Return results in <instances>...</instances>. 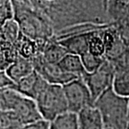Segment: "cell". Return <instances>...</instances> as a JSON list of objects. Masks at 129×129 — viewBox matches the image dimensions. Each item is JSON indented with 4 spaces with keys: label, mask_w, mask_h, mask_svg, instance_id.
<instances>
[{
    "label": "cell",
    "mask_w": 129,
    "mask_h": 129,
    "mask_svg": "<svg viewBox=\"0 0 129 129\" xmlns=\"http://www.w3.org/2000/svg\"><path fill=\"white\" fill-rule=\"evenodd\" d=\"M33 7L48 20L54 34L82 24L113 23L108 14V0H30Z\"/></svg>",
    "instance_id": "cell-1"
},
{
    "label": "cell",
    "mask_w": 129,
    "mask_h": 129,
    "mask_svg": "<svg viewBox=\"0 0 129 129\" xmlns=\"http://www.w3.org/2000/svg\"><path fill=\"white\" fill-rule=\"evenodd\" d=\"M13 18L23 35L33 40L45 42L54 35L53 26L34 9L30 0H12Z\"/></svg>",
    "instance_id": "cell-2"
},
{
    "label": "cell",
    "mask_w": 129,
    "mask_h": 129,
    "mask_svg": "<svg viewBox=\"0 0 129 129\" xmlns=\"http://www.w3.org/2000/svg\"><path fill=\"white\" fill-rule=\"evenodd\" d=\"M93 106L100 112L104 129H127L128 98L109 87L94 101Z\"/></svg>",
    "instance_id": "cell-3"
},
{
    "label": "cell",
    "mask_w": 129,
    "mask_h": 129,
    "mask_svg": "<svg viewBox=\"0 0 129 129\" xmlns=\"http://www.w3.org/2000/svg\"><path fill=\"white\" fill-rule=\"evenodd\" d=\"M0 110L13 112L23 125L43 118L35 101L13 88L0 89Z\"/></svg>",
    "instance_id": "cell-4"
},
{
    "label": "cell",
    "mask_w": 129,
    "mask_h": 129,
    "mask_svg": "<svg viewBox=\"0 0 129 129\" xmlns=\"http://www.w3.org/2000/svg\"><path fill=\"white\" fill-rule=\"evenodd\" d=\"M34 101L41 117L49 122L57 115L68 111L62 85L47 83Z\"/></svg>",
    "instance_id": "cell-5"
},
{
    "label": "cell",
    "mask_w": 129,
    "mask_h": 129,
    "mask_svg": "<svg viewBox=\"0 0 129 129\" xmlns=\"http://www.w3.org/2000/svg\"><path fill=\"white\" fill-rule=\"evenodd\" d=\"M114 74L115 66L107 58L104 59L100 67L94 72H85L83 74L81 78L88 87L93 102L107 89L112 87Z\"/></svg>",
    "instance_id": "cell-6"
},
{
    "label": "cell",
    "mask_w": 129,
    "mask_h": 129,
    "mask_svg": "<svg viewBox=\"0 0 129 129\" xmlns=\"http://www.w3.org/2000/svg\"><path fill=\"white\" fill-rule=\"evenodd\" d=\"M68 111L78 113L83 108L93 105V100L83 79L78 77L62 85Z\"/></svg>",
    "instance_id": "cell-7"
},
{
    "label": "cell",
    "mask_w": 129,
    "mask_h": 129,
    "mask_svg": "<svg viewBox=\"0 0 129 129\" xmlns=\"http://www.w3.org/2000/svg\"><path fill=\"white\" fill-rule=\"evenodd\" d=\"M32 62L34 70L49 83L63 85L73 79L78 78L76 75L64 72L57 63L45 61L41 53L34 57L32 59Z\"/></svg>",
    "instance_id": "cell-8"
},
{
    "label": "cell",
    "mask_w": 129,
    "mask_h": 129,
    "mask_svg": "<svg viewBox=\"0 0 129 129\" xmlns=\"http://www.w3.org/2000/svg\"><path fill=\"white\" fill-rule=\"evenodd\" d=\"M47 83L48 82L45 81L34 70L28 76L24 77L18 83H16L13 89L34 100L38 93L40 92V90L43 88Z\"/></svg>",
    "instance_id": "cell-9"
},
{
    "label": "cell",
    "mask_w": 129,
    "mask_h": 129,
    "mask_svg": "<svg viewBox=\"0 0 129 129\" xmlns=\"http://www.w3.org/2000/svg\"><path fill=\"white\" fill-rule=\"evenodd\" d=\"M45 43L46 41L39 42V41L33 40L20 33L18 39L13 43V47L18 55L32 60L34 57L42 53Z\"/></svg>",
    "instance_id": "cell-10"
},
{
    "label": "cell",
    "mask_w": 129,
    "mask_h": 129,
    "mask_svg": "<svg viewBox=\"0 0 129 129\" xmlns=\"http://www.w3.org/2000/svg\"><path fill=\"white\" fill-rule=\"evenodd\" d=\"M88 32L69 35L61 38H54L60 44L64 47L68 53L81 56L82 54L88 51V42H87Z\"/></svg>",
    "instance_id": "cell-11"
},
{
    "label": "cell",
    "mask_w": 129,
    "mask_h": 129,
    "mask_svg": "<svg viewBox=\"0 0 129 129\" xmlns=\"http://www.w3.org/2000/svg\"><path fill=\"white\" fill-rule=\"evenodd\" d=\"M34 71V68L32 60L25 58L18 54L16 58L5 68V72L15 83Z\"/></svg>",
    "instance_id": "cell-12"
},
{
    "label": "cell",
    "mask_w": 129,
    "mask_h": 129,
    "mask_svg": "<svg viewBox=\"0 0 129 129\" xmlns=\"http://www.w3.org/2000/svg\"><path fill=\"white\" fill-rule=\"evenodd\" d=\"M79 129H104L99 111L94 106H88L78 113Z\"/></svg>",
    "instance_id": "cell-13"
},
{
    "label": "cell",
    "mask_w": 129,
    "mask_h": 129,
    "mask_svg": "<svg viewBox=\"0 0 129 129\" xmlns=\"http://www.w3.org/2000/svg\"><path fill=\"white\" fill-rule=\"evenodd\" d=\"M67 53L68 51L66 48L53 37L46 41L41 54L45 61L57 63Z\"/></svg>",
    "instance_id": "cell-14"
},
{
    "label": "cell",
    "mask_w": 129,
    "mask_h": 129,
    "mask_svg": "<svg viewBox=\"0 0 129 129\" xmlns=\"http://www.w3.org/2000/svg\"><path fill=\"white\" fill-rule=\"evenodd\" d=\"M112 88L117 94L129 98V68H115Z\"/></svg>",
    "instance_id": "cell-15"
},
{
    "label": "cell",
    "mask_w": 129,
    "mask_h": 129,
    "mask_svg": "<svg viewBox=\"0 0 129 129\" xmlns=\"http://www.w3.org/2000/svg\"><path fill=\"white\" fill-rule=\"evenodd\" d=\"M49 129H79L78 113L66 111L50 121Z\"/></svg>",
    "instance_id": "cell-16"
},
{
    "label": "cell",
    "mask_w": 129,
    "mask_h": 129,
    "mask_svg": "<svg viewBox=\"0 0 129 129\" xmlns=\"http://www.w3.org/2000/svg\"><path fill=\"white\" fill-rule=\"evenodd\" d=\"M57 64L64 72L78 77H82L86 72L83 68V62L81 61L80 56L77 54L68 53L57 62Z\"/></svg>",
    "instance_id": "cell-17"
},
{
    "label": "cell",
    "mask_w": 129,
    "mask_h": 129,
    "mask_svg": "<svg viewBox=\"0 0 129 129\" xmlns=\"http://www.w3.org/2000/svg\"><path fill=\"white\" fill-rule=\"evenodd\" d=\"M20 34L18 23L14 18L6 21L0 30V36L13 45Z\"/></svg>",
    "instance_id": "cell-18"
},
{
    "label": "cell",
    "mask_w": 129,
    "mask_h": 129,
    "mask_svg": "<svg viewBox=\"0 0 129 129\" xmlns=\"http://www.w3.org/2000/svg\"><path fill=\"white\" fill-rule=\"evenodd\" d=\"M23 125L17 116L9 110H0V129H19Z\"/></svg>",
    "instance_id": "cell-19"
},
{
    "label": "cell",
    "mask_w": 129,
    "mask_h": 129,
    "mask_svg": "<svg viewBox=\"0 0 129 129\" xmlns=\"http://www.w3.org/2000/svg\"><path fill=\"white\" fill-rule=\"evenodd\" d=\"M83 68L87 73H92L97 70L103 63L105 57H98L90 53L88 51L80 56Z\"/></svg>",
    "instance_id": "cell-20"
},
{
    "label": "cell",
    "mask_w": 129,
    "mask_h": 129,
    "mask_svg": "<svg viewBox=\"0 0 129 129\" xmlns=\"http://www.w3.org/2000/svg\"><path fill=\"white\" fill-rule=\"evenodd\" d=\"M13 18L12 0H0V30L6 21Z\"/></svg>",
    "instance_id": "cell-21"
},
{
    "label": "cell",
    "mask_w": 129,
    "mask_h": 129,
    "mask_svg": "<svg viewBox=\"0 0 129 129\" xmlns=\"http://www.w3.org/2000/svg\"><path fill=\"white\" fill-rule=\"evenodd\" d=\"M50 122L43 118H40L34 122L22 125L19 129H49Z\"/></svg>",
    "instance_id": "cell-22"
},
{
    "label": "cell",
    "mask_w": 129,
    "mask_h": 129,
    "mask_svg": "<svg viewBox=\"0 0 129 129\" xmlns=\"http://www.w3.org/2000/svg\"><path fill=\"white\" fill-rule=\"evenodd\" d=\"M15 83L11 79L5 70H0V89L13 88Z\"/></svg>",
    "instance_id": "cell-23"
},
{
    "label": "cell",
    "mask_w": 129,
    "mask_h": 129,
    "mask_svg": "<svg viewBox=\"0 0 129 129\" xmlns=\"http://www.w3.org/2000/svg\"><path fill=\"white\" fill-rule=\"evenodd\" d=\"M127 129H129V98H128V108H127Z\"/></svg>",
    "instance_id": "cell-24"
}]
</instances>
